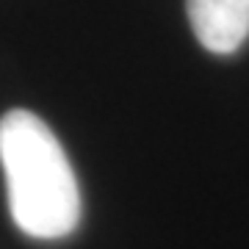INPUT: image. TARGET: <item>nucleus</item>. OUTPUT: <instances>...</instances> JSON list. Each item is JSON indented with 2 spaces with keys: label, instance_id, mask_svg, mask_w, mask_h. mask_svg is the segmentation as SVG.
Here are the masks:
<instances>
[{
  "label": "nucleus",
  "instance_id": "nucleus-1",
  "mask_svg": "<svg viewBox=\"0 0 249 249\" xmlns=\"http://www.w3.org/2000/svg\"><path fill=\"white\" fill-rule=\"evenodd\" d=\"M0 166L19 232L58 241L80 222V188L61 142L42 119L14 108L0 119Z\"/></svg>",
  "mask_w": 249,
  "mask_h": 249
},
{
  "label": "nucleus",
  "instance_id": "nucleus-2",
  "mask_svg": "<svg viewBox=\"0 0 249 249\" xmlns=\"http://www.w3.org/2000/svg\"><path fill=\"white\" fill-rule=\"evenodd\" d=\"M196 42L216 55L235 53L249 39V0H186Z\"/></svg>",
  "mask_w": 249,
  "mask_h": 249
}]
</instances>
